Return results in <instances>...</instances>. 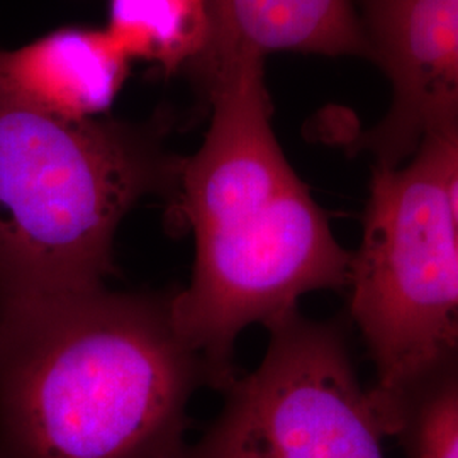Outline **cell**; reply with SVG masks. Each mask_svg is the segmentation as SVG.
Returning <instances> with one entry per match:
<instances>
[{
  "label": "cell",
  "mask_w": 458,
  "mask_h": 458,
  "mask_svg": "<svg viewBox=\"0 0 458 458\" xmlns=\"http://www.w3.org/2000/svg\"><path fill=\"white\" fill-rule=\"evenodd\" d=\"M265 58L242 55L204 82L211 123L182 158L168 225L192 229L194 270L174 291L177 331L202 359L209 386L225 389L240 333L274 327L302 295L344 289L352 255L340 245L272 128Z\"/></svg>",
  "instance_id": "cell-1"
},
{
  "label": "cell",
  "mask_w": 458,
  "mask_h": 458,
  "mask_svg": "<svg viewBox=\"0 0 458 458\" xmlns=\"http://www.w3.org/2000/svg\"><path fill=\"white\" fill-rule=\"evenodd\" d=\"M172 295L102 287L0 325V458H187L209 384Z\"/></svg>",
  "instance_id": "cell-2"
},
{
  "label": "cell",
  "mask_w": 458,
  "mask_h": 458,
  "mask_svg": "<svg viewBox=\"0 0 458 458\" xmlns=\"http://www.w3.org/2000/svg\"><path fill=\"white\" fill-rule=\"evenodd\" d=\"M172 124L164 113L65 121L0 90V325L107 287L121 223L175 194Z\"/></svg>",
  "instance_id": "cell-3"
},
{
  "label": "cell",
  "mask_w": 458,
  "mask_h": 458,
  "mask_svg": "<svg viewBox=\"0 0 458 458\" xmlns=\"http://www.w3.org/2000/svg\"><path fill=\"white\" fill-rule=\"evenodd\" d=\"M348 287L376 365L367 395L391 437L403 408L457 370L458 126L429 132L410 162L374 165Z\"/></svg>",
  "instance_id": "cell-4"
},
{
  "label": "cell",
  "mask_w": 458,
  "mask_h": 458,
  "mask_svg": "<svg viewBox=\"0 0 458 458\" xmlns=\"http://www.w3.org/2000/svg\"><path fill=\"white\" fill-rule=\"evenodd\" d=\"M268 331L262 363L223 389L219 418L187 458H384L344 331L299 311Z\"/></svg>",
  "instance_id": "cell-5"
},
{
  "label": "cell",
  "mask_w": 458,
  "mask_h": 458,
  "mask_svg": "<svg viewBox=\"0 0 458 458\" xmlns=\"http://www.w3.org/2000/svg\"><path fill=\"white\" fill-rule=\"evenodd\" d=\"M370 60L393 85L380 123L350 149L397 166L429 132L458 126V0H353Z\"/></svg>",
  "instance_id": "cell-6"
},
{
  "label": "cell",
  "mask_w": 458,
  "mask_h": 458,
  "mask_svg": "<svg viewBox=\"0 0 458 458\" xmlns=\"http://www.w3.org/2000/svg\"><path fill=\"white\" fill-rule=\"evenodd\" d=\"M131 60L106 28L65 26L0 48V90L39 113L89 121L109 115Z\"/></svg>",
  "instance_id": "cell-7"
},
{
  "label": "cell",
  "mask_w": 458,
  "mask_h": 458,
  "mask_svg": "<svg viewBox=\"0 0 458 458\" xmlns=\"http://www.w3.org/2000/svg\"><path fill=\"white\" fill-rule=\"evenodd\" d=\"M213 31L191 72L204 82L234 56L293 51L370 60L353 0H211Z\"/></svg>",
  "instance_id": "cell-8"
},
{
  "label": "cell",
  "mask_w": 458,
  "mask_h": 458,
  "mask_svg": "<svg viewBox=\"0 0 458 458\" xmlns=\"http://www.w3.org/2000/svg\"><path fill=\"white\" fill-rule=\"evenodd\" d=\"M106 30L131 62L191 72L211 41V0H109Z\"/></svg>",
  "instance_id": "cell-9"
},
{
  "label": "cell",
  "mask_w": 458,
  "mask_h": 458,
  "mask_svg": "<svg viewBox=\"0 0 458 458\" xmlns=\"http://www.w3.org/2000/svg\"><path fill=\"white\" fill-rule=\"evenodd\" d=\"M391 437L408 458H458L457 370L428 386L399 412Z\"/></svg>",
  "instance_id": "cell-10"
}]
</instances>
